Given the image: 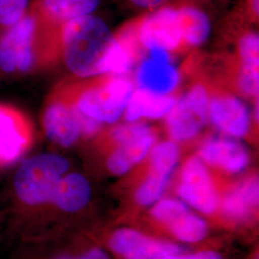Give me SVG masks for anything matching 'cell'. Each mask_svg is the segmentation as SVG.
<instances>
[{
    "label": "cell",
    "mask_w": 259,
    "mask_h": 259,
    "mask_svg": "<svg viewBox=\"0 0 259 259\" xmlns=\"http://www.w3.org/2000/svg\"><path fill=\"white\" fill-rule=\"evenodd\" d=\"M45 25L30 8L14 25L0 31V71L26 74L41 61Z\"/></svg>",
    "instance_id": "2"
},
{
    "label": "cell",
    "mask_w": 259,
    "mask_h": 259,
    "mask_svg": "<svg viewBox=\"0 0 259 259\" xmlns=\"http://www.w3.org/2000/svg\"><path fill=\"white\" fill-rule=\"evenodd\" d=\"M92 188L88 180L79 173H70L59 181L50 202L66 212L82 209L89 203Z\"/></svg>",
    "instance_id": "17"
},
{
    "label": "cell",
    "mask_w": 259,
    "mask_h": 259,
    "mask_svg": "<svg viewBox=\"0 0 259 259\" xmlns=\"http://www.w3.org/2000/svg\"><path fill=\"white\" fill-rule=\"evenodd\" d=\"M176 99L167 95H159L139 89L134 92L124 117L128 122H135L139 118H161L170 111Z\"/></svg>",
    "instance_id": "19"
},
{
    "label": "cell",
    "mask_w": 259,
    "mask_h": 259,
    "mask_svg": "<svg viewBox=\"0 0 259 259\" xmlns=\"http://www.w3.org/2000/svg\"><path fill=\"white\" fill-rule=\"evenodd\" d=\"M99 0H39L30 5L44 23L64 25L72 19L92 15Z\"/></svg>",
    "instance_id": "16"
},
{
    "label": "cell",
    "mask_w": 259,
    "mask_h": 259,
    "mask_svg": "<svg viewBox=\"0 0 259 259\" xmlns=\"http://www.w3.org/2000/svg\"><path fill=\"white\" fill-rule=\"evenodd\" d=\"M209 97L203 85L192 88L166 114L167 131L171 139L185 141L195 138L208 120Z\"/></svg>",
    "instance_id": "5"
},
{
    "label": "cell",
    "mask_w": 259,
    "mask_h": 259,
    "mask_svg": "<svg viewBox=\"0 0 259 259\" xmlns=\"http://www.w3.org/2000/svg\"><path fill=\"white\" fill-rule=\"evenodd\" d=\"M69 168L65 157L56 154H39L19 166L14 187L19 200L30 205L50 202L56 185Z\"/></svg>",
    "instance_id": "3"
},
{
    "label": "cell",
    "mask_w": 259,
    "mask_h": 259,
    "mask_svg": "<svg viewBox=\"0 0 259 259\" xmlns=\"http://www.w3.org/2000/svg\"><path fill=\"white\" fill-rule=\"evenodd\" d=\"M179 157L180 149L173 141L161 142L153 148L148 176L136 193L139 204L148 206L159 200L176 168Z\"/></svg>",
    "instance_id": "7"
},
{
    "label": "cell",
    "mask_w": 259,
    "mask_h": 259,
    "mask_svg": "<svg viewBox=\"0 0 259 259\" xmlns=\"http://www.w3.org/2000/svg\"><path fill=\"white\" fill-rule=\"evenodd\" d=\"M208 119L216 129L232 138H242L250 129L249 110L240 99L234 96L226 95L211 99Z\"/></svg>",
    "instance_id": "14"
},
{
    "label": "cell",
    "mask_w": 259,
    "mask_h": 259,
    "mask_svg": "<svg viewBox=\"0 0 259 259\" xmlns=\"http://www.w3.org/2000/svg\"><path fill=\"white\" fill-rule=\"evenodd\" d=\"M178 194L195 209L211 214L217 207V194L204 161L199 157L189 158L181 173Z\"/></svg>",
    "instance_id": "8"
},
{
    "label": "cell",
    "mask_w": 259,
    "mask_h": 259,
    "mask_svg": "<svg viewBox=\"0 0 259 259\" xmlns=\"http://www.w3.org/2000/svg\"><path fill=\"white\" fill-rule=\"evenodd\" d=\"M251 6H252L253 12H254V13H256V14H258V0H252V2H251Z\"/></svg>",
    "instance_id": "28"
},
{
    "label": "cell",
    "mask_w": 259,
    "mask_h": 259,
    "mask_svg": "<svg viewBox=\"0 0 259 259\" xmlns=\"http://www.w3.org/2000/svg\"><path fill=\"white\" fill-rule=\"evenodd\" d=\"M131 1L134 4L139 6V7H142V8H152V7H155V6H157L158 4H160L164 0H131Z\"/></svg>",
    "instance_id": "27"
},
{
    "label": "cell",
    "mask_w": 259,
    "mask_h": 259,
    "mask_svg": "<svg viewBox=\"0 0 259 259\" xmlns=\"http://www.w3.org/2000/svg\"><path fill=\"white\" fill-rule=\"evenodd\" d=\"M33 126L25 112L16 106L0 103V165L15 162L27 150Z\"/></svg>",
    "instance_id": "6"
},
{
    "label": "cell",
    "mask_w": 259,
    "mask_h": 259,
    "mask_svg": "<svg viewBox=\"0 0 259 259\" xmlns=\"http://www.w3.org/2000/svg\"><path fill=\"white\" fill-rule=\"evenodd\" d=\"M258 201V178L250 177L227 195L223 202V209L232 219L246 220L257 208Z\"/></svg>",
    "instance_id": "20"
},
{
    "label": "cell",
    "mask_w": 259,
    "mask_h": 259,
    "mask_svg": "<svg viewBox=\"0 0 259 259\" xmlns=\"http://www.w3.org/2000/svg\"><path fill=\"white\" fill-rule=\"evenodd\" d=\"M155 142L154 134L118 144L108 158V168L114 175H123L140 162Z\"/></svg>",
    "instance_id": "21"
},
{
    "label": "cell",
    "mask_w": 259,
    "mask_h": 259,
    "mask_svg": "<svg viewBox=\"0 0 259 259\" xmlns=\"http://www.w3.org/2000/svg\"><path fill=\"white\" fill-rule=\"evenodd\" d=\"M30 0H0V31L14 25L27 13Z\"/></svg>",
    "instance_id": "23"
},
{
    "label": "cell",
    "mask_w": 259,
    "mask_h": 259,
    "mask_svg": "<svg viewBox=\"0 0 259 259\" xmlns=\"http://www.w3.org/2000/svg\"><path fill=\"white\" fill-rule=\"evenodd\" d=\"M74 259H110L109 256L103 251L102 250L99 249H93V250L87 251L85 253H83V255L76 257Z\"/></svg>",
    "instance_id": "26"
},
{
    "label": "cell",
    "mask_w": 259,
    "mask_h": 259,
    "mask_svg": "<svg viewBox=\"0 0 259 259\" xmlns=\"http://www.w3.org/2000/svg\"><path fill=\"white\" fill-rule=\"evenodd\" d=\"M152 130L145 124L133 123L128 125H120L112 130L111 138L115 143L121 144L123 142L129 141L132 139H139L152 134Z\"/></svg>",
    "instance_id": "24"
},
{
    "label": "cell",
    "mask_w": 259,
    "mask_h": 259,
    "mask_svg": "<svg viewBox=\"0 0 259 259\" xmlns=\"http://www.w3.org/2000/svg\"><path fill=\"white\" fill-rule=\"evenodd\" d=\"M133 93L134 87L129 80L115 78L102 87L84 90L72 102L85 115L111 124L124 113Z\"/></svg>",
    "instance_id": "4"
},
{
    "label": "cell",
    "mask_w": 259,
    "mask_h": 259,
    "mask_svg": "<svg viewBox=\"0 0 259 259\" xmlns=\"http://www.w3.org/2000/svg\"><path fill=\"white\" fill-rule=\"evenodd\" d=\"M139 37L142 45L148 50L154 48L165 51L176 49L183 41L176 10L164 8L151 15L142 22Z\"/></svg>",
    "instance_id": "13"
},
{
    "label": "cell",
    "mask_w": 259,
    "mask_h": 259,
    "mask_svg": "<svg viewBox=\"0 0 259 259\" xmlns=\"http://www.w3.org/2000/svg\"><path fill=\"white\" fill-rule=\"evenodd\" d=\"M241 67L239 88L242 93L250 97H256L259 92V37L251 33L239 41Z\"/></svg>",
    "instance_id": "18"
},
{
    "label": "cell",
    "mask_w": 259,
    "mask_h": 259,
    "mask_svg": "<svg viewBox=\"0 0 259 259\" xmlns=\"http://www.w3.org/2000/svg\"><path fill=\"white\" fill-rule=\"evenodd\" d=\"M109 245L111 250L125 259H158L183 251V248L175 244L153 239L130 229L114 232Z\"/></svg>",
    "instance_id": "11"
},
{
    "label": "cell",
    "mask_w": 259,
    "mask_h": 259,
    "mask_svg": "<svg viewBox=\"0 0 259 259\" xmlns=\"http://www.w3.org/2000/svg\"><path fill=\"white\" fill-rule=\"evenodd\" d=\"M61 49L67 69L81 78L108 72L126 74L133 63L129 47L113 37L102 19L93 15L63 25Z\"/></svg>",
    "instance_id": "1"
},
{
    "label": "cell",
    "mask_w": 259,
    "mask_h": 259,
    "mask_svg": "<svg viewBox=\"0 0 259 259\" xmlns=\"http://www.w3.org/2000/svg\"><path fill=\"white\" fill-rule=\"evenodd\" d=\"M157 221L165 224L179 240L195 243L203 240L207 234V226L202 218L195 215L183 202L164 199L152 209Z\"/></svg>",
    "instance_id": "9"
},
{
    "label": "cell",
    "mask_w": 259,
    "mask_h": 259,
    "mask_svg": "<svg viewBox=\"0 0 259 259\" xmlns=\"http://www.w3.org/2000/svg\"><path fill=\"white\" fill-rule=\"evenodd\" d=\"M202 160L232 174L240 173L250 161V156L241 143L230 138L208 139L200 149Z\"/></svg>",
    "instance_id": "15"
},
{
    "label": "cell",
    "mask_w": 259,
    "mask_h": 259,
    "mask_svg": "<svg viewBox=\"0 0 259 259\" xmlns=\"http://www.w3.org/2000/svg\"><path fill=\"white\" fill-rule=\"evenodd\" d=\"M42 126L47 138L62 147H71L82 137L72 101L54 98L42 113Z\"/></svg>",
    "instance_id": "10"
},
{
    "label": "cell",
    "mask_w": 259,
    "mask_h": 259,
    "mask_svg": "<svg viewBox=\"0 0 259 259\" xmlns=\"http://www.w3.org/2000/svg\"><path fill=\"white\" fill-rule=\"evenodd\" d=\"M58 259H74V257H71V256H61Z\"/></svg>",
    "instance_id": "29"
},
{
    "label": "cell",
    "mask_w": 259,
    "mask_h": 259,
    "mask_svg": "<svg viewBox=\"0 0 259 259\" xmlns=\"http://www.w3.org/2000/svg\"><path fill=\"white\" fill-rule=\"evenodd\" d=\"M158 259H223V257L216 251L204 250V251H200L193 254H185V255H179V253L171 254V255H167Z\"/></svg>",
    "instance_id": "25"
},
{
    "label": "cell",
    "mask_w": 259,
    "mask_h": 259,
    "mask_svg": "<svg viewBox=\"0 0 259 259\" xmlns=\"http://www.w3.org/2000/svg\"><path fill=\"white\" fill-rule=\"evenodd\" d=\"M149 54L138 69V85L139 89L150 93L167 95L178 85L179 72L171 64L165 50L154 48L149 50Z\"/></svg>",
    "instance_id": "12"
},
{
    "label": "cell",
    "mask_w": 259,
    "mask_h": 259,
    "mask_svg": "<svg viewBox=\"0 0 259 259\" xmlns=\"http://www.w3.org/2000/svg\"><path fill=\"white\" fill-rule=\"evenodd\" d=\"M183 41L192 47L203 45L210 34V21L204 12L192 7L177 11Z\"/></svg>",
    "instance_id": "22"
}]
</instances>
